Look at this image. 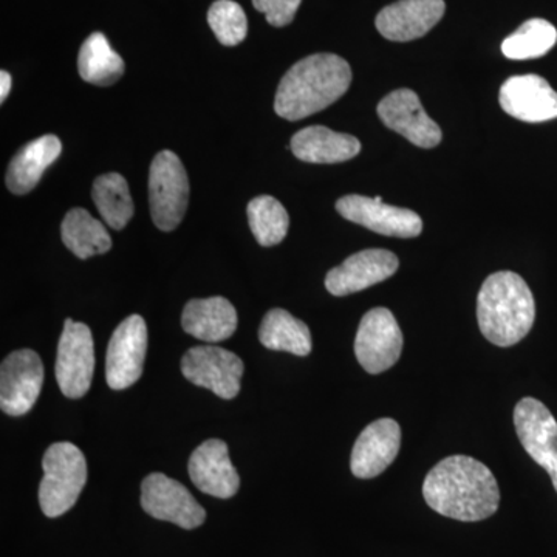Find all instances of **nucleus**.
I'll return each mask as SVG.
<instances>
[{
    "mask_svg": "<svg viewBox=\"0 0 557 557\" xmlns=\"http://www.w3.org/2000/svg\"><path fill=\"white\" fill-rule=\"evenodd\" d=\"M498 101L508 115L525 123L557 119V91L539 75L512 76L505 81Z\"/></svg>",
    "mask_w": 557,
    "mask_h": 557,
    "instance_id": "obj_17",
    "label": "nucleus"
},
{
    "mask_svg": "<svg viewBox=\"0 0 557 557\" xmlns=\"http://www.w3.org/2000/svg\"><path fill=\"white\" fill-rule=\"evenodd\" d=\"M141 507L152 518L194 530L207 519V511L188 487L161 472H153L141 483Z\"/></svg>",
    "mask_w": 557,
    "mask_h": 557,
    "instance_id": "obj_10",
    "label": "nucleus"
},
{
    "mask_svg": "<svg viewBox=\"0 0 557 557\" xmlns=\"http://www.w3.org/2000/svg\"><path fill=\"white\" fill-rule=\"evenodd\" d=\"M479 327L494 346L511 347L525 338L536 319L533 293L519 274L498 271L478 296Z\"/></svg>",
    "mask_w": 557,
    "mask_h": 557,
    "instance_id": "obj_3",
    "label": "nucleus"
},
{
    "mask_svg": "<svg viewBox=\"0 0 557 557\" xmlns=\"http://www.w3.org/2000/svg\"><path fill=\"white\" fill-rule=\"evenodd\" d=\"M146 350H148V327L138 314L124 319L109 341L106 357V380L113 391L134 386L143 375Z\"/></svg>",
    "mask_w": 557,
    "mask_h": 557,
    "instance_id": "obj_9",
    "label": "nucleus"
},
{
    "mask_svg": "<svg viewBox=\"0 0 557 557\" xmlns=\"http://www.w3.org/2000/svg\"><path fill=\"white\" fill-rule=\"evenodd\" d=\"M515 426L528 456L552 478L557 493V421L544 403L522 398L515 409Z\"/></svg>",
    "mask_w": 557,
    "mask_h": 557,
    "instance_id": "obj_12",
    "label": "nucleus"
},
{
    "mask_svg": "<svg viewBox=\"0 0 557 557\" xmlns=\"http://www.w3.org/2000/svg\"><path fill=\"white\" fill-rule=\"evenodd\" d=\"M556 42L555 25L545 20H530L504 40L502 51L508 60H536L547 54Z\"/></svg>",
    "mask_w": 557,
    "mask_h": 557,
    "instance_id": "obj_28",
    "label": "nucleus"
},
{
    "mask_svg": "<svg viewBox=\"0 0 557 557\" xmlns=\"http://www.w3.org/2000/svg\"><path fill=\"white\" fill-rule=\"evenodd\" d=\"M62 145L54 135H44L28 143L11 160L7 186L13 194L24 196L36 188L44 172L61 156Z\"/></svg>",
    "mask_w": 557,
    "mask_h": 557,
    "instance_id": "obj_22",
    "label": "nucleus"
},
{
    "mask_svg": "<svg viewBox=\"0 0 557 557\" xmlns=\"http://www.w3.org/2000/svg\"><path fill=\"white\" fill-rule=\"evenodd\" d=\"M57 381L64 397L83 398L95 373V344L90 329L67 319L58 346Z\"/></svg>",
    "mask_w": 557,
    "mask_h": 557,
    "instance_id": "obj_6",
    "label": "nucleus"
},
{
    "mask_svg": "<svg viewBox=\"0 0 557 557\" xmlns=\"http://www.w3.org/2000/svg\"><path fill=\"white\" fill-rule=\"evenodd\" d=\"M443 0H399L380 11L376 28L384 38L395 42L423 38L445 14Z\"/></svg>",
    "mask_w": 557,
    "mask_h": 557,
    "instance_id": "obj_18",
    "label": "nucleus"
},
{
    "mask_svg": "<svg viewBox=\"0 0 557 557\" xmlns=\"http://www.w3.org/2000/svg\"><path fill=\"white\" fill-rule=\"evenodd\" d=\"M189 478L201 493L231 498L239 491L240 479L231 463L228 446L222 440L201 443L189 458Z\"/></svg>",
    "mask_w": 557,
    "mask_h": 557,
    "instance_id": "obj_19",
    "label": "nucleus"
},
{
    "mask_svg": "<svg viewBox=\"0 0 557 557\" xmlns=\"http://www.w3.org/2000/svg\"><path fill=\"white\" fill-rule=\"evenodd\" d=\"M401 448V428L392 418L373 421L361 432L354 450L350 468L355 478L373 479L384 471L397 458Z\"/></svg>",
    "mask_w": 557,
    "mask_h": 557,
    "instance_id": "obj_16",
    "label": "nucleus"
},
{
    "mask_svg": "<svg viewBox=\"0 0 557 557\" xmlns=\"http://www.w3.org/2000/svg\"><path fill=\"white\" fill-rule=\"evenodd\" d=\"M302 0H252L255 9L265 14L267 21L273 27H285L295 20Z\"/></svg>",
    "mask_w": 557,
    "mask_h": 557,
    "instance_id": "obj_30",
    "label": "nucleus"
},
{
    "mask_svg": "<svg viewBox=\"0 0 557 557\" xmlns=\"http://www.w3.org/2000/svg\"><path fill=\"white\" fill-rule=\"evenodd\" d=\"M247 214L249 228L260 247H274L287 236L288 212L274 197H256L249 201Z\"/></svg>",
    "mask_w": 557,
    "mask_h": 557,
    "instance_id": "obj_27",
    "label": "nucleus"
},
{
    "mask_svg": "<svg viewBox=\"0 0 557 557\" xmlns=\"http://www.w3.org/2000/svg\"><path fill=\"white\" fill-rule=\"evenodd\" d=\"M336 209L348 222L364 226L373 233L399 239H412L423 231V222L417 212L383 203L381 197L346 196L336 201Z\"/></svg>",
    "mask_w": 557,
    "mask_h": 557,
    "instance_id": "obj_13",
    "label": "nucleus"
},
{
    "mask_svg": "<svg viewBox=\"0 0 557 557\" xmlns=\"http://www.w3.org/2000/svg\"><path fill=\"white\" fill-rule=\"evenodd\" d=\"M403 351V333L391 310L379 307L368 311L359 324L355 355L359 364L372 375L397 364Z\"/></svg>",
    "mask_w": 557,
    "mask_h": 557,
    "instance_id": "obj_7",
    "label": "nucleus"
},
{
    "mask_svg": "<svg viewBox=\"0 0 557 557\" xmlns=\"http://www.w3.org/2000/svg\"><path fill=\"white\" fill-rule=\"evenodd\" d=\"M44 384V366L30 348L13 351L0 368V408L7 416L30 412Z\"/></svg>",
    "mask_w": 557,
    "mask_h": 557,
    "instance_id": "obj_11",
    "label": "nucleus"
},
{
    "mask_svg": "<svg viewBox=\"0 0 557 557\" xmlns=\"http://www.w3.org/2000/svg\"><path fill=\"white\" fill-rule=\"evenodd\" d=\"M189 201V180L182 160L171 150H161L150 164V215L157 228L172 231L185 218Z\"/></svg>",
    "mask_w": 557,
    "mask_h": 557,
    "instance_id": "obj_5",
    "label": "nucleus"
},
{
    "mask_svg": "<svg viewBox=\"0 0 557 557\" xmlns=\"http://www.w3.org/2000/svg\"><path fill=\"white\" fill-rule=\"evenodd\" d=\"M429 508L460 522H479L496 515L500 490L491 469L468 456H453L429 471L423 483Z\"/></svg>",
    "mask_w": 557,
    "mask_h": 557,
    "instance_id": "obj_1",
    "label": "nucleus"
},
{
    "mask_svg": "<svg viewBox=\"0 0 557 557\" xmlns=\"http://www.w3.org/2000/svg\"><path fill=\"white\" fill-rule=\"evenodd\" d=\"M208 24L222 46L236 47L247 38V14L233 0H218L208 11Z\"/></svg>",
    "mask_w": 557,
    "mask_h": 557,
    "instance_id": "obj_29",
    "label": "nucleus"
},
{
    "mask_svg": "<svg viewBox=\"0 0 557 557\" xmlns=\"http://www.w3.org/2000/svg\"><path fill=\"white\" fill-rule=\"evenodd\" d=\"M78 70L86 83L108 87L123 76L124 61L102 33H91L81 46Z\"/></svg>",
    "mask_w": 557,
    "mask_h": 557,
    "instance_id": "obj_25",
    "label": "nucleus"
},
{
    "mask_svg": "<svg viewBox=\"0 0 557 557\" xmlns=\"http://www.w3.org/2000/svg\"><path fill=\"white\" fill-rule=\"evenodd\" d=\"M39 504L47 518H60L73 508L87 482V461L79 448L54 443L42 458Z\"/></svg>",
    "mask_w": 557,
    "mask_h": 557,
    "instance_id": "obj_4",
    "label": "nucleus"
},
{
    "mask_svg": "<svg viewBox=\"0 0 557 557\" xmlns=\"http://www.w3.org/2000/svg\"><path fill=\"white\" fill-rule=\"evenodd\" d=\"M399 260L387 249H364L330 270L325 288L330 295L347 296L373 287L397 273Z\"/></svg>",
    "mask_w": 557,
    "mask_h": 557,
    "instance_id": "obj_15",
    "label": "nucleus"
},
{
    "mask_svg": "<svg viewBox=\"0 0 557 557\" xmlns=\"http://www.w3.org/2000/svg\"><path fill=\"white\" fill-rule=\"evenodd\" d=\"M62 242L81 260L104 255L112 248L108 230L89 211L75 208L67 212L61 225Z\"/></svg>",
    "mask_w": 557,
    "mask_h": 557,
    "instance_id": "obj_23",
    "label": "nucleus"
},
{
    "mask_svg": "<svg viewBox=\"0 0 557 557\" xmlns=\"http://www.w3.org/2000/svg\"><path fill=\"white\" fill-rule=\"evenodd\" d=\"M259 339L270 350L288 351L296 357H307L311 351V333L306 322L287 310L273 309L263 318Z\"/></svg>",
    "mask_w": 557,
    "mask_h": 557,
    "instance_id": "obj_24",
    "label": "nucleus"
},
{
    "mask_svg": "<svg viewBox=\"0 0 557 557\" xmlns=\"http://www.w3.org/2000/svg\"><path fill=\"white\" fill-rule=\"evenodd\" d=\"M376 112L388 129L398 132L418 148L432 149L442 141V129L434 120L429 119L413 90L392 91L380 102Z\"/></svg>",
    "mask_w": 557,
    "mask_h": 557,
    "instance_id": "obj_14",
    "label": "nucleus"
},
{
    "mask_svg": "<svg viewBox=\"0 0 557 557\" xmlns=\"http://www.w3.org/2000/svg\"><path fill=\"white\" fill-rule=\"evenodd\" d=\"M182 325L194 338L205 343H220L231 338L236 332L237 311L233 304L222 296L193 299L183 310Z\"/></svg>",
    "mask_w": 557,
    "mask_h": 557,
    "instance_id": "obj_20",
    "label": "nucleus"
},
{
    "mask_svg": "<svg viewBox=\"0 0 557 557\" xmlns=\"http://www.w3.org/2000/svg\"><path fill=\"white\" fill-rule=\"evenodd\" d=\"M91 196L102 220L110 228L120 231L131 222L134 215V201L123 175L116 172L101 175L95 180Z\"/></svg>",
    "mask_w": 557,
    "mask_h": 557,
    "instance_id": "obj_26",
    "label": "nucleus"
},
{
    "mask_svg": "<svg viewBox=\"0 0 557 557\" xmlns=\"http://www.w3.org/2000/svg\"><path fill=\"white\" fill-rule=\"evenodd\" d=\"M182 372L196 386L208 388L220 398L233 399L240 392L244 362L225 348L199 346L186 351Z\"/></svg>",
    "mask_w": 557,
    "mask_h": 557,
    "instance_id": "obj_8",
    "label": "nucleus"
},
{
    "mask_svg": "<svg viewBox=\"0 0 557 557\" xmlns=\"http://www.w3.org/2000/svg\"><path fill=\"white\" fill-rule=\"evenodd\" d=\"M293 153L306 163L335 164L351 160L361 150L354 135L339 134L324 126H310L292 138Z\"/></svg>",
    "mask_w": 557,
    "mask_h": 557,
    "instance_id": "obj_21",
    "label": "nucleus"
},
{
    "mask_svg": "<svg viewBox=\"0 0 557 557\" xmlns=\"http://www.w3.org/2000/svg\"><path fill=\"white\" fill-rule=\"evenodd\" d=\"M350 84L351 69L346 60L332 53L311 54L285 73L274 110L284 120L307 119L338 101Z\"/></svg>",
    "mask_w": 557,
    "mask_h": 557,
    "instance_id": "obj_2",
    "label": "nucleus"
},
{
    "mask_svg": "<svg viewBox=\"0 0 557 557\" xmlns=\"http://www.w3.org/2000/svg\"><path fill=\"white\" fill-rule=\"evenodd\" d=\"M11 89V76L9 72H0V101H5Z\"/></svg>",
    "mask_w": 557,
    "mask_h": 557,
    "instance_id": "obj_31",
    "label": "nucleus"
}]
</instances>
